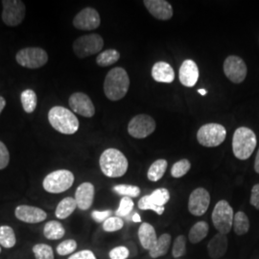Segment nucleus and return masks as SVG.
Segmentation results:
<instances>
[{"label": "nucleus", "instance_id": "obj_1", "mask_svg": "<svg viewBox=\"0 0 259 259\" xmlns=\"http://www.w3.org/2000/svg\"><path fill=\"white\" fill-rule=\"evenodd\" d=\"M130 88V78L122 67H114L109 71L104 82V93L108 99L118 101L126 96Z\"/></svg>", "mask_w": 259, "mask_h": 259}, {"label": "nucleus", "instance_id": "obj_2", "mask_svg": "<svg viewBox=\"0 0 259 259\" xmlns=\"http://www.w3.org/2000/svg\"><path fill=\"white\" fill-rule=\"evenodd\" d=\"M103 174L109 178H120L128 170L129 162L127 157L119 150L110 148L105 150L99 159Z\"/></svg>", "mask_w": 259, "mask_h": 259}, {"label": "nucleus", "instance_id": "obj_3", "mask_svg": "<svg viewBox=\"0 0 259 259\" xmlns=\"http://www.w3.org/2000/svg\"><path fill=\"white\" fill-rule=\"evenodd\" d=\"M48 121L56 131L63 135H73L79 130L78 118L65 107H53L48 112Z\"/></svg>", "mask_w": 259, "mask_h": 259}, {"label": "nucleus", "instance_id": "obj_4", "mask_svg": "<svg viewBox=\"0 0 259 259\" xmlns=\"http://www.w3.org/2000/svg\"><path fill=\"white\" fill-rule=\"evenodd\" d=\"M257 141L254 132L247 127H240L234 132L232 138V151L236 158L246 160L252 155Z\"/></svg>", "mask_w": 259, "mask_h": 259}, {"label": "nucleus", "instance_id": "obj_5", "mask_svg": "<svg viewBox=\"0 0 259 259\" xmlns=\"http://www.w3.org/2000/svg\"><path fill=\"white\" fill-rule=\"evenodd\" d=\"M74 175L71 171L61 169L51 172L47 175L44 182V189L51 194H60L68 190L74 184Z\"/></svg>", "mask_w": 259, "mask_h": 259}, {"label": "nucleus", "instance_id": "obj_6", "mask_svg": "<svg viewBox=\"0 0 259 259\" xmlns=\"http://www.w3.org/2000/svg\"><path fill=\"white\" fill-rule=\"evenodd\" d=\"M211 218L213 226L219 233L227 235L232 231L234 213L232 205L227 201L221 200L216 204L213 209Z\"/></svg>", "mask_w": 259, "mask_h": 259}, {"label": "nucleus", "instance_id": "obj_7", "mask_svg": "<svg viewBox=\"0 0 259 259\" xmlns=\"http://www.w3.org/2000/svg\"><path fill=\"white\" fill-rule=\"evenodd\" d=\"M226 137L225 127L217 123L205 124L197 133L198 142L204 147H217L225 141Z\"/></svg>", "mask_w": 259, "mask_h": 259}, {"label": "nucleus", "instance_id": "obj_8", "mask_svg": "<svg viewBox=\"0 0 259 259\" xmlns=\"http://www.w3.org/2000/svg\"><path fill=\"white\" fill-rule=\"evenodd\" d=\"M18 64L23 67L36 69L42 67L48 62L47 51L40 47H26L19 50L16 56Z\"/></svg>", "mask_w": 259, "mask_h": 259}, {"label": "nucleus", "instance_id": "obj_9", "mask_svg": "<svg viewBox=\"0 0 259 259\" xmlns=\"http://www.w3.org/2000/svg\"><path fill=\"white\" fill-rule=\"evenodd\" d=\"M104 47V39L99 34H90L78 37L73 42V51L78 58H87L99 53Z\"/></svg>", "mask_w": 259, "mask_h": 259}, {"label": "nucleus", "instance_id": "obj_10", "mask_svg": "<svg viewBox=\"0 0 259 259\" xmlns=\"http://www.w3.org/2000/svg\"><path fill=\"white\" fill-rule=\"evenodd\" d=\"M2 20L10 27L19 25L25 18V5L19 0H3Z\"/></svg>", "mask_w": 259, "mask_h": 259}, {"label": "nucleus", "instance_id": "obj_11", "mask_svg": "<svg viewBox=\"0 0 259 259\" xmlns=\"http://www.w3.org/2000/svg\"><path fill=\"white\" fill-rule=\"evenodd\" d=\"M156 130V121L148 114H139L132 118L128 125V133L135 139H145Z\"/></svg>", "mask_w": 259, "mask_h": 259}, {"label": "nucleus", "instance_id": "obj_12", "mask_svg": "<svg viewBox=\"0 0 259 259\" xmlns=\"http://www.w3.org/2000/svg\"><path fill=\"white\" fill-rule=\"evenodd\" d=\"M223 69L227 78L234 83L244 82L248 72L246 63L238 56H229L224 62Z\"/></svg>", "mask_w": 259, "mask_h": 259}, {"label": "nucleus", "instance_id": "obj_13", "mask_svg": "<svg viewBox=\"0 0 259 259\" xmlns=\"http://www.w3.org/2000/svg\"><path fill=\"white\" fill-rule=\"evenodd\" d=\"M210 204V195L203 187L196 188L188 200V210L194 216H202L207 211Z\"/></svg>", "mask_w": 259, "mask_h": 259}, {"label": "nucleus", "instance_id": "obj_14", "mask_svg": "<svg viewBox=\"0 0 259 259\" xmlns=\"http://www.w3.org/2000/svg\"><path fill=\"white\" fill-rule=\"evenodd\" d=\"M101 19L99 13L93 8L88 7L79 12L74 19L73 25L75 28L83 31H92L100 26Z\"/></svg>", "mask_w": 259, "mask_h": 259}, {"label": "nucleus", "instance_id": "obj_15", "mask_svg": "<svg viewBox=\"0 0 259 259\" xmlns=\"http://www.w3.org/2000/svg\"><path fill=\"white\" fill-rule=\"evenodd\" d=\"M68 102L71 110L83 117L90 118L95 114V107L92 99L85 93H73L69 97Z\"/></svg>", "mask_w": 259, "mask_h": 259}, {"label": "nucleus", "instance_id": "obj_16", "mask_svg": "<svg viewBox=\"0 0 259 259\" xmlns=\"http://www.w3.org/2000/svg\"><path fill=\"white\" fill-rule=\"evenodd\" d=\"M15 216L21 222L37 224L44 222L47 218V213L37 206L20 204L15 209Z\"/></svg>", "mask_w": 259, "mask_h": 259}, {"label": "nucleus", "instance_id": "obj_17", "mask_svg": "<svg viewBox=\"0 0 259 259\" xmlns=\"http://www.w3.org/2000/svg\"><path fill=\"white\" fill-rule=\"evenodd\" d=\"M144 6L149 13L159 20H168L173 17V8L165 0H144Z\"/></svg>", "mask_w": 259, "mask_h": 259}, {"label": "nucleus", "instance_id": "obj_18", "mask_svg": "<svg viewBox=\"0 0 259 259\" xmlns=\"http://www.w3.org/2000/svg\"><path fill=\"white\" fill-rule=\"evenodd\" d=\"M95 188L92 183H83L78 186L75 192V201L78 208L88 210L92 207L94 201Z\"/></svg>", "mask_w": 259, "mask_h": 259}, {"label": "nucleus", "instance_id": "obj_19", "mask_svg": "<svg viewBox=\"0 0 259 259\" xmlns=\"http://www.w3.org/2000/svg\"><path fill=\"white\" fill-rule=\"evenodd\" d=\"M180 82L187 88H193L199 79V68L193 60H185L180 67Z\"/></svg>", "mask_w": 259, "mask_h": 259}, {"label": "nucleus", "instance_id": "obj_20", "mask_svg": "<svg viewBox=\"0 0 259 259\" xmlns=\"http://www.w3.org/2000/svg\"><path fill=\"white\" fill-rule=\"evenodd\" d=\"M229 240L227 235L217 233L207 244V252L210 258L218 259L223 257L228 250Z\"/></svg>", "mask_w": 259, "mask_h": 259}, {"label": "nucleus", "instance_id": "obj_21", "mask_svg": "<svg viewBox=\"0 0 259 259\" xmlns=\"http://www.w3.org/2000/svg\"><path fill=\"white\" fill-rule=\"evenodd\" d=\"M152 77L158 83H172L175 79V72L172 66L165 62H157L152 67Z\"/></svg>", "mask_w": 259, "mask_h": 259}, {"label": "nucleus", "instance_id": "obj_22", "mask_svg": "<svg viewBox=\"0 0 259 259\" xmlns=\"http://www.w3.org/2000/svg\"><path fill=\"white\" fill-rule=\"evenodd\" d=\"M139 239L144 250H150L157 243V235L155 228L149 223H142L139 227Z\"/></svg>", "mask_w": 259, "mask_h": 259}, {"label": "nucleus", "instance_id": "obj_23", "mask_svg": "<svg viewBox=\"0 0 259 259\" xmlns=\"http://www.w3.org/2000/svg\"><path fill=\"white\" fill-rule=\"evenodd\" d=\"M171 245V235L169 233H163L157 238L155 246L149 250V255L152 258H158L165 255Z\"/></svg>", "mask_w": 259, "mask_h": 259}, {"label": "nucleus", "instance_id": "obj_24", "mask_svg": "<svg viewBox=\"0 0 259 259\" xmlns=\"http://www.w3.org/2000/svg\"><path fill=\"white\" fill-rule=\"evenodd\" d=\"M65 228L59 221H49L44 227V235L48 240H60L65 236Z\"/></svg>", "mask_w": 259, "mask_h": 259}, {"label": "nucleus", "instance_id": "obj_25", "mask_svg": "<svg viewBox=\"0 0 259 259\" xmlns=\"http://www.w3.org/2000/svg\"><path fill=\"white\" fill-rule=\"evenodd\" d=\"M76 207H78V206H77L74 198L66 197L57 205L55 211L56 217L61 220L66 219L74 212Z\"/></svg>", "mask_w": 259, "mask_h": 259}, {"label": "nucleus", "instance_id": "obj_26", "mask_svg": "<svg viewBox=\"0 0 259 259\" xmlns=\"http://www.w3.org/2000/svg\"><path fill=\"white\" fill-rule=\"evenodd\" d=\"M209 232V226L204 221L197 222L192 226L188 233V239L192 244H198L204 240Z\"/></svg>", "mask_w": 259, "mask_h": 259}, {"label": "nucleus", "instance_id": "obj_27", "mask_svg": "<svg viewBox=\"0 0 259 259\" xmlns=\"http://www.w3.org/2000/svg\"><path fill=\"white\" fill-rule=\"evenodd\" d=\"M233 231L236 235L242 236L250 231V221L248 216L243 212L238 211L234 214L233 218V225H232Z\"/></svg>", "mask_w": 259, "mask_h": 259}, {"label": "nucleus", "instance_id": "obj_28", "mask_svg": "<svg viewBox=\"0 0 259 259\" xmlns=\"http://www.w3.org/2000/svg\"><path fill=\"white\" fill-rule=\"evenodd\" d=\"M16 244L17 237L13 228L7 225L0 226V246L5 249H12Z\"/></svg>", "mask_w": 259, "mask_h": 259}, {"label": "nucleus", "instance_id": "obj_29", "mask_svg": "<svg viewBox=\"0 0 259 259\" xmlns=\"http://www.w3.org/2000/svg\"><path fill=\"white\" fill-rule=\"evenodd\" d=\"M168 162L165 159H157L150 168L147 172V177L151 182H158L166 172Z\"/></svg>", "mask_w": 259, "mask_h": 259}, {"label": "nucleus", "instance_id": "obj_30", "mask_svg": "<svg viewBox=\"0 0 259 259\" xmlns=\"http://www.w3.org/2000/svg\"><path fill=\"white\" fill-rule=\"evenodd\" d=\"M20 100L23 110L27 113H32L37 108V94L33 90H25L20 94Z\"/></svg>", "mask_w": 259, "mask_h": 259}, {"label": "nucleus", "instance_id": "obj_31", "mask_svg": "<svg viewBox=\"0 0 259 259\" xmlns=\"http://www.w3.org/2000/svg\"><path fill=\"white\" fill-rule=\"evenodd\" d=\"M120 58V54L115 49H108L101 52L96 58V63L99 66H109L114 65L116 62H118Z\"/></svg>", "mask_w": 259, "mask_h": 259}, {"label": "nucleus", "instance_id": "obj_32", "mask_svg": "<svg viewBox=\"0 0 259 259\" xmlns=\"http://www.w3.org/2000/svg\"><path fill=\"white\" fill-rule=\"evenodd\" d=\"M32 250L35 259H55V254L52 247L45 243L36 244Z\"/></svg>", "mask_w": 259, "mask_h": 259}, {"label": "nucleus", "instance_id": "obj_33", "mask_svg": "<svg viewBox=\"0 0 259 259\" xmlns=\"http://www.w3.org/2000/svg\"><path fill=\"white\" fill-rule=\"evenodd\" d=\"M113 191L123 197L137 198L139 197L141 190L139 186L131 185H117L113 187Z\"/></svg>", "mask_w": 259, "mask_h": 259}, {"label": "nucleus", "instance_id": "obj_34", "mask_svg": "<svg viewBox=\"0 0 259 259\" xmlns=\"http://www.w3.org/2000/svg\"><path fill=\"white\" fill-rule=\"evenodd\" d=\"M190 168H191V163L188 159H186V158L181 159L172 166L171 175L173 178H176V179L182 178L187 174V172L190 170Z\"/></svg>", "mask_w": 259, "mask_h": 259}, {"label": "nucleus", "instance_id": "obj_35", "mask_svg": "<svg viewBox=\"0 0 259 259\" xmlns=\"http://www.w3.org/2000/svg\"><path fill=\"white\" fill-rule=\"evenodd\" d=\"M149 196L154 204H157V206H164V204H167L170 200V193L166 188L156 189Z\"/></svg>", "mask_w": 259, "mask_h": 259}, {"label": "nucleus", "instance_id": "obj_36", "mask_svg": "<svg viewBox=\"0 0 259 259\" xmlns=\"http://www.w3.org/2000/svg\"><path fill=\"white\" fill-rule=\"evenodd\" d=\"M139 208L141 210H153L158 215H162L164 212V206H157V204H154L149 195L143 196L139 200Z\"/></svg>", "mask_w": 259, "mask_h": 259}, {"label": "nucleus", "instance_id": "obj_37", "mask_svg": "<svg viewBox=\"0 0 259 259\" xmlns=\"http://www.w3.org/2000/svg\"><path fill=\"white\" fill-rule=\"evenodd\" d=\"M77 242L74 239H67V240L61 242L58 246L56 251L59 255L65 256L69 254H73L75 250L77 249Z\"/></svg>", "mask_w": 259, "mask_h": 259}, {"label": "nucleus", "instance_id": "obj_38", "mask_svg": "<svg viewBox=\"0 0 259 259\" xmlns=\"http://www.w3.org/2000/svg\"><path fill=\"white\" fill-rule=\"evenodd\" d=\"M186 253V239L184 235H179L177 237L172 247V255L178 259L184 256Z\"/></svg>", "mask_w": 259, "mask_h": 259}, {"label": "nucleus", "instance_id": "obj_39", "mask_svg": "<svg viewBox=\"0 0 259 259\" xmlns=\"http://www.w3.org/2000/svg\"><path fill=\"white\" fill-rule=\"evenodd\" d=\"M123 227H124V221L121 219L120 217H117V216L110 217L103 223V230L107 232H118Z\"/></svg>", "mask_w": 259, "mask_h": 259}, {"label": "nucleus", "instance_id": "obj_40", "mask_svg": "<svg viewBox=\"0 0 259 259\" xmlns=\"http://www.w3.org/2000/svg\"><path fill=\"white\" fill-rule=\"evenodd\" d=\"M134 201L132 200V198L129 197H123L121 199L119 207L116 210V216L117 217H126L128 216L130 213L132 212L133 208H134Z\"/></svg>", "mask_w": 259, "mask_h": 259}, {"label": "nucleus", "instance_id": "obj_41", "mask_svg": "<svg viewBox=\"0 0 259 259\" xmlns=\"http://www.w3.org/2000/svg\"><path fill=\"white\" fill-rule=\"evenodd\" d=\"M129 255V249L125 246L115 247L109 252V256L111 259H127Z\"/></svg>", "mask_w": 259, "mask_h": 259}, {"label": "nucleus", "instance_id": "obj_42", "mask_svg": "<svg viewBox=\"0 0 259 259\" xmlns=\"http://www.w3.org/2000/svg\"><path fill=\"white\" fill-rule=\"evenodd\" d=\"M10 161V154L6 145L0 141V170L8 166Z\"/></svg>", "mask_w": 259, "mask_h": 259}, {"label": "nucleus", "instance_id": "obj_43", "mask_svg": "<svg viewBox=\"0 0 259 259\" xmlns=\"http://www.w3.org/2000/svg\"><path fill=\"white\" fill-rule=\"evenodd\" d=\"M67 259H97L91 250H82L74 252Z\"/></svg>", "mask_w": 259, "mask_h": 259}, {"label": "nucleus", "instance_id": "obj_44", "mask_svg": "<svg viewBox=\"0 0 259 259\" xmlns=\"http://www.w3.org/2000/svg\"><path fill=\"white\" fill-rule=\"evenodd\" d=\"M111 215V210H103V211H99V210H94L92 213V217L95 222L97 223H104L108 218H110Z\"/></svg>", "mask_w": 259, "mask_h": 259}, {"label": "nucleus", "instance_id": "obj_45", "mask_svg": "<svg viewBox=\"0 0 259 259\" xmlns=\"http://www.w3.org/2000/svg\"><path fill=\"white\" fill-rule=\"evenodd\" d=\"M250 203L252 206L259 210V184L253 185L251 188Z\"/></svg>", "mask_w": 259, "mask_h": 259}, {"label": "nucleus", "instance_id": "obj_46", "mask_svg": "<svg viewBox=\"0 0 259 259\" xmlns=\"http://www.w3.org/2000/svg\"><path fill=\"white\" fill-rule=\"evenodd\" d=\"M254 170L256 173L259 174V150L256 154V157H255V160H254Z\"/></svg>", "mask_w": 259, "mask_h": 259}, {"label": "nucleus", "instance_id": "obj_47", "mask_svg": "<svg viewBox=\"0 0 259 259\" xmlns=\"http://www.w3.org/2000/svg\"><path fill=\"white\" fill-rule=\"evenodd\" d=\"M5 106H6V100H5V98L2 97V96H0V114H1L2 111L4 110Z\"/></svg>", "mask_w": 259, "mask_h": 259}, {"label": "nucleus", "instance_id": "obj_48", "mask_svg": "<svg viewBox=\"0 0 259 259\" xmlns=\"http://www.w3.org/2000/svg\"><path fill=\"white\" fill-rule=\"evenodd\" d=\"M132 220L135 223H140L141 222V217H140L139 213H135L133 218H132Z\"/></svg>", "mask_w": 259, "mask_h": 259}, {"label": "nucleus", "instance_id": "obj_49", "mask_svg": "<svg viewBox=\"0 0 259 259\" xmlns=\"http://www.w3.org/2000/svg\"><path fill=\"white\" fill-rule=\"evenodd\" d=\"M198 93H200L201 95L204 96V95L207 93V92H206L205 90H204V89H200V90H198Z\"/></svg>", "mask_w": 259, "mask_h": 259}, {"label": "nucleus", "instance_id": "obj_50", "mask_svg": "<svg viewBox=\"0 0 259 259\" xmlns=\"http://www.w3.org/2000/svg\"><path fill=\"white\" fill-rule=\"evenodd\" d=\"M1 248H2V247L0 246V253H1V251H2V249H1Z\"/></svg>", "mask_w": 259, "mask_h": 259}, {"label": "nucleus", "instance_id": "obj_51", "mask_svg": "<svg viewBox=\"0 0 259 259\" xmlns=\"http://www.w3.org/2000/svg\"><path fill=\"white\" fill-rule=\"evenodd\" d=\"M178 259H180V258H178Z\"/></svg>", "mask_w": 259, "mask_h": 259}]
</instances>
